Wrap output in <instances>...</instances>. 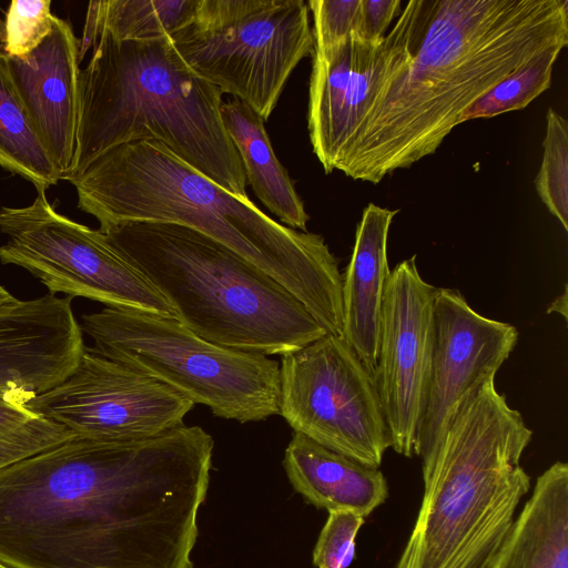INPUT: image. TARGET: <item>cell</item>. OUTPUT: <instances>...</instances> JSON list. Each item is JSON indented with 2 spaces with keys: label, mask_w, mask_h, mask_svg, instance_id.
I'll list each match as a JSON object with an SVG mask.
<instances>
[{
  "label": "cell",
  "mask_w": 568,
  "mask_h": 568,
  "mask_svg": "<svg viewBox=\"0 0 568 568\" xmlns=\"http://www.w3.org/2000/svg\"><path fill=\"white\" fill-rule=\"evenodd\" d=\"M214 440L181 425L132 440L73 435L0 469L12 568H194Z\"/></svg>",
  "instance_id": "1"
},
{
  "label": "cell",
  "mask_w": 568,
  "mask_h": 568,
  "mask_svg": "<svg viewBox=\"0 0 568 568\" xmlns=\"http://www.w3.org/2000/svg\"><path fill=\"white\" fill-rule=\"evenodd\" d=\"M558 44L568 45L567 0H425L408 60L382 87L336 170L376 184L412 166L477 99Z\"/></svg>",
  "instance_id": "2"
},
{
  "label": "cell",
  "mask_w": 568,
  "mask_h": 568,
  "mask_svg": "<svg viewBox=\"0 0 568 568\" xmlns=\"http://www.w3.org/2000/svg\"><path fill=\"white\" fill-rule=\"evenodd\" d=\"M99 231L174 223L236 252L292 293L326 331L343 336L342 274L321 234L293 230L196 171L163 143L142 140L100 155L67 180Z\"/></svg>",
  "instance_id": "3"
},
{
  "label": "cell",
  "mask_w": 568,
  "mask_h": 568,
  "mask_svg": "<svg viewBox=\"0 0 568 568\" xmlns=\"http://www.w3.org/2000/svg\"><path fill=\"white\" fill-rule=\"evenodd\" d=\"M222 95L184 62L169 36L121 41L101 32L79 73L77 143L65 181L113 148L154 140L247 197L243 165L222 120Z\"/></svg>",
  "instance_id": "4"
},
{
  "label": "cell",
  "mask_w": 568,
  "mask_h": 568,
  "mask_svg": "<svg viewBox=\"0 0 568 568\" xmlns=\"http://www.w3.org/2000/svg\"><path fill=\"white\" fill-rule=\"evenodd\" d=\"M532 430L490 377L473 388L437 447L395 568H491L531 487L520 465Z\"/></svg>",
  "instance_id": "5"
},
{
  "label": "cell",
  "mask_w": 568,
  "mask_h": 568,
  "mask_svg": "<svg viewBox=\"0 0 568 568\" xmlns=\"http://www.w3.org/2000/svg\"><path fill=\"white\" fill-rule=\"evenodd\" d=\"M100 232L165 298L176 320L207 342L283 356L326 334L282 284L196 230L130 222Z\"/></svg>",
  "instance_id": "6"
},
{
  "label": "cell",
  "mask_w": 568,
  "mask_h": 568,
  "mask_svg": "<svg viewBox=\"0 0 568 568\" xmlns=\"http://www.w3.org/2000/svg\"><path fill=\"white\" fill-rule=\"evenodd\" d=\"M92 352L241 424L278 415L280 362L207 342L176 318L104 307L81 317Z\"/></svg>",
  "instance_id": "7"
},
{
  "label": "cell",
  "mask_w": 568,
  "mask_h": 568,
  "mask_svg": "<svg viewBox=\"0 0 568 568\" xmlns=\"http://www.w3.org/2000/svg\"><path fill=\"white\" fill-rule=\"evenodd\" d=\"M169 38L199 77L264 121L314 49L304 0H199L191 21Z\"/></svg>",
  "instance_id": "8"
},
{
  "label": "cell",
  "mask_w": 568,
  "mask_h": 568,
  "mask_svg": "<svg viewBox=\"0 0 568 568\" xmlns=\"http://www.w3.org/2000/svg\"><path fill=\"white\" fill-rule=\"evenodd\" d=\"M0 232L8 237L0 262L27 270L51 294L176 318L165 298L99 230L57 212L44 191L27 206L0 207Z\"/></svg>",
  "instance_id": "9"
},
{
  "label": "cell",
  "mask_w": 568,
  "mask_h": 568,
  "mask_svg": "<svg viewBox=\"0 0 568 568\" xmlns=\"http://www.w3.org/2000/svg\"><path fill=\"white\" fill-rule=\"evenodd\" d=\"M281 415L294 433L379 468L390 438L374 375L347 342L326 333L281 356Z\"/></svg>",
  "instance_id": "10"
},
{
  "label": "cell",
  "mask_w": 568,
  "mask_h": 568,
  "mask_svg": "<svg viewBox=\"0 0 568 568\" xmlns=\"http://www.w3.org/2000/svg\"><path fill=\"white\" fill-rule=\"evenodd\" d=\"M26 406L75 435L132 440L183 425L194 404L152 377L84 346L75 369Z\"/></svg>",
  "instance_id": "11"
},
{
  "label": "cell",
  "mask_w": 568,
  "mask_h": 568,
  "mask_svg": "<svg viewBox=\"0 0 568 568\" xmlns=\"http://www.w3.org/2000/svg\"><path fill=\"white\" fill-rule=\"evenodd\" d=\"M425 0H410L379 42L356 36L313 50L307 126L326 174L336 166L386 81L408 60Z\"/></svg>",
  "instance_id": "12"
},
{
  "label": "cell",
  "mask_w": 568,
  "mask_h": 568,
  "mask_svg": "<svg viewBox=\"0 0 568 568\" xmlns=\"http://www.w3.org/2000/svg\"><path fill=\"white\" fill-rule=\"evenodd\" d=\"M437 290L420 276L415 255L390 271L385 287L374 379L390 448L408 458L428 398Z\"/></svg>",
  "instance_id": "13"
},
{
  "label": "cell",
  "mask_w": 568,
  "mask_h": 568,
  "mask_svg": "<svg viewBox=\"0 0 568 568\" xmlns=\"http://www.w3.org/2000/svg\"><path fill=\"white\" fill-rule=\"evenodd\" d=\"M428 398L414 455L430 454L473 388L496 377L518 341L517 328L485 317L454 288H438Z\"/></svg>",
  "instance_id": "14"
},
{
  "label": "cell",
  "mask_w": 568,
  "mask_h": 568,
  "mask_svg": "<svg viewBox=\"0 0 568 568\" xmlns=\"http://www.w3.org/2000/svg\"><path fill=\"white\" fill-rule=\"evenodd\" d=\"M84 351L72 297L48 293L0 308V397L27 403L62 383Z\"/></svg>",
  "instance_id": "15"
},
{
  "label": "cell",
  "mask_w": 568,
  "mask_h": 568,
  "mask_svg": "<svg viewBox=\"0 0 568 568\" xmlns=\"http://www.w3.org/2000/svg\"><path fill=\"white\" fill-rule=\"evenodd\" d=\"M79 42L72 26L57 17L50 34L33 51L23 58L7 57L18 94L62 180L77 143Z\"/></svg>",
  "instance_id": "16"
},
{
  "label": "cell",
  "mask_w": 568,
  "mask_h": 568,
  "mask_svg": "<svg viewBox=\"0 0 568 568\" xmlns=\"http://www.w3.org/2000/svg\"><path fill=\"white\" fill-rule=\"evenodd\" d=\"M397 212L373 203L364 209L352 256L342 275L343 338L373 375L378 356L385 287L390 274L387 239Z\"/></svg>",
  "instance_id": "17"
},
{
  "label": "cell",
  "mask_w": 568,
  "mask_h": 568,
  "mask_svg": "<svg viewBox=\"0 0 568 568\" xmlns=\"http://www.w3.org/2000/svg\"><path fill=\"white\" fill-rule=\"evenodd\" d=\"M283 466L295 489L320 509L369 516L388 497V484L379 468L363 465L306 436L293 433Z\"/></svg>",
  "instance_id": "18"
},
{
  "label": "cell",
  "mask_w": 568,
  "mask_h": 568,
  "mask_svg": "<svg viewBox=\"0 0 568 568\" xmlns=\"http://www.w3.org/2000/svg\"><path fill=\"white\" fill-rule=\"evenodd\" d=\"M491 568H568V465L538 476Z\"/></svg>",
  "instance_id": "19"
},
{
  "label": "cell",
  "mask_w": 568,
  "mask_h": 568,
  "mask_svg": "<svg viewBox=\"0 0 568 568\" xmlns=\"http://www.w3.org/2000/svg\"><path fill=\"white\" fill-rule=\"evenodd\" d=\"M224 128L237 151L250 184L262 204L285 226L307 232V214L294 181L276 158L264 120L233 98L221 105Z\"/></svg>",
  "instance_id": "20"
},
{
  "label": "cell",
  "mask_w": 568,
  "mask_h": 568,
  "mask_svg": "<svg viewBox=\"0 0 568 568\" xmlns=\"http://www.w3.org/2000/svg\"><path fill=\"white\" fill-rule=\"evenodd\" d=\"M0 168L47 191L62 175L42 144L0 53Z\"/></svg>",
  "instance_id": "21"
},
{
  "label": "cell",
  "mask_w": 568,
  "mask_h": 568,
  "mask_svg": "<svg viewBox=\"0 0 568 568\" xmlns=\"http://www.w3.org/2000/svg\"><path fill=\"white\" fill-rule=\"evenodd\" d=\"M197 2L199 0L90 1L87 17L94 24L97 40L101 32L121 41L160 39L189 23Z\"/></svg>",
  "instance_id": "22"
},
{
  "label": "cell",
  "mask_w": 568,
  "mask_h": 568,
  "mask_svg": "<svg viewBox=\"0 0 568 568\" xmlns=\"http://www.w3.org/2000/svg\"><path fill=\"white\" fill-rule=\"evenodd\" d=\"M564 48L551 47L508 74L462 113L460 123L526 108L551 85L552 69Z\"/></svg>",
  "instance_id": "23"
},
{
  "label": "cell",
  "mask_w": 568,
  "mask_h": 568,
  "mask_svg": "<svg viewBox=\"0 0 568 568\" xmlns=\"http://www.w3.org/2000/svg\"><path fill=\"white\" fill-rule=\"evenodd\" d=\"M542 145L535 187L548 211L568 231V123L552 108L547 111Z\"/></svg>",
  "instance_id": "24"
},
{
  "label": "cell",
  "mask_w": 568,
  "mask_h": 568,
  "mask_svg": "<svg viewBox=\"0 0 568 568\" xmlns=\"http://www.w3.org/2000/svg\"><path fill=\"white\" fill-rule=\"evenodd\" d=\"M50 0H12L4 20V54L23 58L52 31L55 16Z\"/></svg>",
  "instance_id": "25"
},
{
  "label": "cell",
  "mask_w": 568,
  "mask_h": 568,
  "mask_svg": "<svg viewBox=\"0 0 568 568\" xmlns=\"http://www.w3.org/2000/svg\"><path fill=\"white\" fill-rule=\"evenodd\" d=\"M365 518L351 511L329 510L313 550L316 568H348L356 555V537Z\"/></svg>",
  "instance_id": "26"
},
{
  "label": "cell",
  "mask_w": 568,
  "mask_h": 568,
  "mask_svg": "<svg viewBox=\"0 0 568 568\" xmlns=\"http://www.w3.org/2000/svg\"><path fill=\"white\" fill-rule=\"evenodd\" d=\"M313 50H324L349 37L362 39V0H310Z\"/></svg>",
  "instance_id": "27"
},
{
  "label": "cell",
  "mask_w": 568,
  "mask_h": 568,
  "mask_svg": "<svg viewBox=\"0 0 568 568\" xmlns=\"http://www.w3.org/2000/svg\"><path fill=\"white\" fill-rule=\"evenodd\" d=\"M73 435L64 425L37 416L0 437V469L57 446Z\"/></svg>",
  "instance_id": "28"
},
{
  "label": "cell",
  "mask_w": 568,
  "mask_h": 568,
  "mask_svg": "<svg viewBox=\"0 0 568 568\" xmlns=\"http://www.w3.org/2000/svg\"><path fill=\"white\" fill-rule=\"evenodd\" d=\"M400 0H362V39L379 42L392 20L400 13Z\"/></svg>",
  "instance_id": "29"
},
{
  "label": "cell",
  "mask_w": 568,
  "mask_h": 568,
  "mask_svg": "<svg viewBox=\"0 0 568 568\" xmlns=\"http://www.w3.org/2000/svg\"><path fill=\"white\" fill-rule=\"evenodd\" d=\"M34 417L37 415L27 408L26 403L0 397V437L21 427Z\"/></svg>",
  "instance_id": "30"
},
{
  "label": "cell",
  "mask_w": 568,
  "mask_h": 568,
  "mask_svg": "<svg viewBox=\"0 0 568 568\" xmlns=\"http://www.w3.org/2000/svg\"><path fill=\"white\" fill-rule=\"evenodd\" d=\"M568 305V294H567V284H565L564 292L557 296L548 306L547 313H559L565 320H567V306Z\"/></svg>",
  "instance_id": "31"
},
{
  "label": "cell",
  "mask_w": 568,
  "mask_h": 568,
  "mask_svg": "<svg viewBox=\"0 0 568 568\" xmlns=\"http://www.w3.org/2000/svg\"><path fill=\"white\" fill-rule=\"evenodd\" d=\"M17 300V297L0 284V308L14 303Z\"/></svg>",
  "instance_id": "32"
},
{
  "label": "cell",
  "mask_w": 568,
  "mask_h": 568,
  "mask_svg": "<svg viewBox=\"0 0 568 568\" xmlns=\"http://www.w3.org/2000/svg\"><path fill=\"white\" fill-rule=\"evenodd\" d=\"M0 42H4V21L0 18Z\"/></svg>",
  "instance_id": "33"
},
{
  "label": "cell",
  "mask_w": 568,
  "mask_h": 568,
  "mask_svg": "<svg viewBox=\"0 0 568 568\" xmlns=\"http://www.w3.org/2000/svg\"><path fill=\"white\" fill-rule=\"evenodd\" d=\"M0 568H12V567H10V566L6 565L4 562L0 561Z\"/></svg>",
  "instance_id": "34"
}]
</instances>
